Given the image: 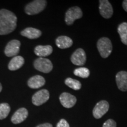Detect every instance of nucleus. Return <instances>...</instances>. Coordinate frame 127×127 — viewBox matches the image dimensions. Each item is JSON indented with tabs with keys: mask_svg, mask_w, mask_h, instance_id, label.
I'll return each instance as SVG.
<instances>
[{
	"mask_svg": "<svg viewBox=\"0 0 127 127\" xmlns=\"http://www.w3.org/2000/svg\"><path fill=\"white\" fill-rule=\"evenodd\" d=\"M45 84V79L41 75H35L28 79V86L31 88L36 89L44 86Z\"/></svg>",
	"mask_w": 127,
	"mask_h": 127,
	"instance_id": "2eb2a0df",
	"label": "nucleus"
},
{
	"mask_svg": "<svg viewBox=\"0 0 127 127\" xmlns=\"http://www.w3.org/2000/svg\"><path fill=\"white\" fill-rule=\"evenodd\" d=\"M115 80L119 90L124 92L127 91V72L120 71L117 73Z\"/></svg>",
	"mask_w": 127,
	"mask_h": 127,
	"instance_id": "f8f14e48",
	"label": "nucleus"
},
{
	"mask_svg": "<svg viewBox=\"0 0 127 127\" xmlns=\"http://www.w3.org/2000/svg\"><path fill=\"white\" fill-rule=\"evenodd\" d=\"M87 56L85 51L82 48H78L74 52L71 57L72 64L77 66H83L86 63Z\"/></svg>",
	"mask_w": 127,
	"mask_h": 127,
	"instance_id": "6e6552de",
	"label": "nucleus"
},
{
	"mask_svg": "<svg viewBox=\"0 0 127 127\" xmlns=\"http://www.w3.org/2000/svg\"><path fill=\"white\" fill-rule=\"evenodd\" d=\"M24 64V59L21 56H15L11 60L8 64V69L10 71H16L21 68Z\"/></svg>",
	"mask_w": 127,
	"mask_h": 127,
	"instance_id": "a211bd4d",
	"label": "nucleus"
},
{
	"mask_svg": "<svg viewBox=\"0 0 127 127\" xmlns=\"http://www.w3.org/2000/svg\"><path fill=\"white\" fill-rule=\"evenodd\" d=\"M2 85H1V84L0 83V93H1V91H2Z\"/></svg>",
	"mask_w": 127,
	"mask_h": 127,
	"instance_id": "bb28decb",
	"label": "nucleus"
},
{
	"mask_svg": "<svg viewBox=\"0 0 127 127\" xmlns=\"http://www.w3.org/2000/svg\"><path fill=\"white\" fill-rule=\"evenodd\" d=\"M60 101L64 107L71 108L75 105L77 102V98L70 93L65 92L60 95Z\"/></svg>",
	"mask_w": 127,
	"mask_h": 127,
	"instance_id": "9b49d317",
	"label": "nucleus"
},
{
	"mask_svg": "<svg viewBox=\"0 0 127 127\" xmlns=\"http://www.w3.org/2000/svg\"><path fill=\"white\" fill-rule=\"evenodd\" d=\"M34 66L36 70L43 73H49L52 70L53 65L49 59L39 57L35 60Z\"/></svg>",
	"mask_w": 127,
	"mask_h": 127,
	"instance_id": "20e7f679",
	"label": "nucleus"
},
{
	"mask_svg": "<svg viewBox=\"0 0 127 127\" xmlns=\"http://www.w3.org/2000/svg\"><path fill=\"white\" fill-rule=\"evenodd\" d=\"M55 44L60 49H66L72 45L73 41L68 36H60L55 40Z\"/></svg>",
	"mask_w": 127,
	"mask_h": 127,
	"instance_id": "f3484780",
	"label": "nucleus"
},
{
	"mask_svg": "<svg viewBox=\"0 0 127 127\" xmlns=\"http://www.w3.org/2000/svg\"><path fill=\"white\" fill-rule=\"evenodd\" d=\"M36 127H52V125L50 123H44L42 124L38 125Z\"/></svg>",
	"mask_w": 127,
	"mask_h": 127,
	"instance_id": "393cba45",
	"label": "nucleus"
},
{
	"mask_svg": "<svg viewBox=\"0 0 127 127\" xmlns=\"http://www.w3.org/2000/svg\"><path fill=\"white\" fill-rule=\"evenodd\" d=\"M117 31L120 35L121 42L127 45V23L124 22L118 25Z\"/></svg>",
	"mask_w": 127,
	"mask_h": 127,
	"instance_id": "6ab92c4d",
	"label": "nucleus"
},
{
	"mask_svg": "<svg viewBox=\"0 0 127 127\" xmlns=\"http://www.w3.org/2000/svg\"><path fill=\"white\" fill-rule=\"evenodd\" d=\"M123 8L125 11L127 12V0H124L123 2Z\"/></svg>",
	"mask_w": 127,
	"mask_h": 127,
	"instance_id": "a878e982",
	"label": "nucleus"
},
{
	"mask_svg": "<svg viewBox=\"0 0 127 127\" xmlns=\"http://www.w3.org/2000/svg\"><path fill=\"white\" fill-rule=\"evenodd\" d=\"M21 42L17 39L9 41L5 48V54L7 57H14L20 52Z\"/></svg>",
	"mask_w": 127,
	"mask_h": 127,
	"instance_id": "9d476101",
	"label": "nucleus"
},
{
	"mask_svg": "<svg viewBox=\"0 0 127 127\" xmlns=\"http://www.w3.org/2000/svg\"><path fill=\"white\" fill-rule=\"evenodd\" d=\"M21 35L28 39H34L40 37L42 35V32L36 28L28 27L21 32Z\"/></svg>",
	"mask_w": 127,
	"mask_h": 127,
	"instance_id": "4468645a",
	"label": "nucleus"
},
{
	"mask_svg": "<svg viewBox=\"0 0 127 127\" xmlns=\"http://www.w3.org/2000/svg\"><path fill=\"white\" fill-rule=\"evenodd\" d=\"M99 13L105 19L110 18L113 14V8L108 0L99 1Z\"/></svg>",
	"mask_w": 127,
	"mask_h": 127,
	"instance_id": "1a4fd4ad",
	"label": "nucleus"
},
{
	"mask_svg": "<svg viewBox=\"0 0 127 127\" xmlns=\"http://www.w3.org/2000/svg\"><path fill=\"white\" fill-rule=\"evenodd\" d=\"M74 74L77 77L82 78H87L90 76V70L87 68L80 67L77 68L74 71Z\"/></svg>",
	"mask_w": 127,
	"mask_h": 127,
	"instance_id": "4be33fe9",
	"label": "nucleus"
},
{
	"mask_svg": "<svg viewBox=\"0 0 127 127\" xmlns=\"http://www.w3.org/2000/svg\"><path fill=\"white\" fill-rule=\"evenodd\" d=\"M82 17V12L80 8L78 7H71L66 12L65 21L68 25H71L76 20L81 18Z\"/></svg>",
	"mask_w": 127,
	"mask_h": 127,
	"instance_id": "39448f33",
	"label": "nucleus"
},
{
	"mask_svg": "<svg viewBox=\"0 0 127 127\" xmlns=\"http://www.w3.org/2000/svg\"><path fill=\"white\" fill-rule=\"evenodd\" d=\"M57 127H69V125L65 120L61 119L57 124Z\"/></svg>",
	"mask_w": 127,
	"mask_h": 127,
	"instance_id": "b1692460",
	"label": "nucleus"
},
{
	"mask_svg": "<svg viewBox=\"0 0 127 127\" xmlns=\"http://www.w3.org/2000/svg\"><path fill=\"white\" fill-rule=\"evenodd\" d=\"M97 48L102 58H107L112 52V42L110 39L107 37L101 38L97 42Z\"/></svg>",
	"mask_w": 127,
	"mask_h": 127,
	"instance_id": "7ed1b4c3",
	"label": "nucleus"
},
{
	"mask_svg": "<svg viewBox=\"0 0 127 127\" xmlns=\"http://www.w3.org/2000/svg\"><path fill=\"white\" fill-rule=\"evenodd\" d=\"M10 110V106L7 103H2L0 104V120H4L7 118Z\"/></svg>",
	"mask_w": 127,
	"mask_h": 127,
	"instance_id": "412c9836",
	"label": "nucleus"
},
{
	"mask_svg": "<svg viewBox=\"0 0 127 127\" xmlns=\"http://www.w3.org/2000/svg\"><path fill=\"white\" fill-rule=\"evenodd\" d=\"M109 105L106 101H99L94 108L93 114L94 118L99 119L108 111Z\"/></svg>",
	"mask_w": 127,
	"mask_h": 127,
	"instance_id": "0eeeda50",
	"label": "nucleus"
},
{
	"mask_svg": "<svg viewBox=\"0 0 127 127\" xmlns=\"http://www.w3.org/2000/svg\"><path fill=\"white\" fill-rule=\"evenodd\" d=\"M28 115V112L27 109L25 108H21L16 111L12 115L11 118L12 123L15 124L21 123L22 122L26 120Z\"/></svg>",
	"mask_w": 127,
	"mask_h": 127,
	"instance_id": "ddd939ff",
	"label": "nucleus"
},
{
	"mask_svg": "<svg viewBox=\"0 0 127 127\" xmlns=\"http://www.w3.org/2000/svg\"><path fill=\"white\" fill-rule=\"evenodd\" d=\"M53 49L51 45H38L35 48V54L39 57H44L49 56L52 54Z\"/></svg>",
	"mask_w": 127,
	"mask_h": 127,
	"instance_id": "dca6fc26",
	"label": "nucleus"
},
{
	"mask_svg": "<svg viewBox=\"0 0 127 127\" xmlns=\"http://www.w3.org/2000/svg\"><path fill=\"white\" fill-rule=\"evenodd\" d=\"M65 84L69 88L74 90H79L81 88V83L77 79H73L72 78H67L65 81Z\"/></svg>",
	"mask_w": 127,
	"mask_h": 127,
	"instance_id": "aec40b11",
	"label": "nucleus"
},
{
	"mask_svg": "<svg viewBox=\"0 0 127 127\" xmlns=\"http://www.w3.org/2000/svg\"><path fill=\"white\" fill-rule=\"evenodd\" d=\"M45 0H35L29 3L25 6V12L28 15H36L42 12L47 6Z\"/></svg>",
	"mask_w": 127,
	"mask_h": 127,
	"instance_id": "f03ea898",
	"label": "nucleus"
},
{
	"mask_svg": "<svg viewBox=\"0 0 127 127\" xmlns=\"http://www.w3.org/2000/svg\"><path fill=\"white\" fill-rule=\"evenodd\" d=\"M117 124L115 121L112 119H109L105 122L102 127H116Z\"/></svg>",
	"mask_w": 127,
	"mask_h": 127,
	"instance_id": "5701e85b",
	"label": "nucleus"
},
{
	"mask_svg": "<svg viewBox=\"0 0 127 127\" xmlns=\"http://www.w3.org/2000/svg\"><path fill=\"white\" fill-rule=\"evenodd\" d=\"M17 17L13 12L5 9L0 10V35L11 33L17 27Z\"/></svg>",
	"mask_w": 127,
	"mask_h": 127,
	"instance_id": "f257e3e1",
	"label": "nucleus"
},
{
	"mask_svg": "<svg viewBox=\"0 0 127 127\" xmlns=\"http://www.w3.org/2000/svg\"><path fill=\"white\" fill-rule=\"evenodd\" d=\"M50 98V93L47 90L43 89L35 94L32 97V102L35 106H40L47 102Z\"/></svg>",
	"mask_w": 127,
	"mask_h": 127,
	"instance_id": "423d86ee",
	"label": "nucleus"
}]
</instances>
